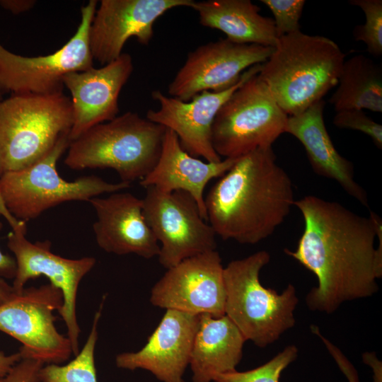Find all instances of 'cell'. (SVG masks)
Segmentation results:
<instances>
[{"label": "cell", "mask_w": 382, "mask_h": 382, "mask_svg": "<svg viewBox=\"0 0 382 382\" xmlns=\"http://www.w3.org/2000/svg\"><path fill=\"white\" fill-rule=\"evenodd\" d=\"M345 57L331 39L299 30L277 39L257 76L280 108L293 116L337 86Z\"/></svg>", "instance_id": "3957f363"}, {"label": "cell", "mask_w": 382, "mask_h": 382, "mask_svg": "<svg viewBox=\"0 0 382 382\" xmlns=\"http://www.w3.org/2000/svg\"><path fill=\"white\" fill-rule=\"evenodd\" d=\"M73 125L71 98L52 94L12 93L0 100V176L45 156Z\"/></svg>", "instance_id": "5b68a950"}, {"label": "cell", "mask_w": 382, "mask_h": 382, "mask_svg": "<svg viewBox=\"0 0 382 382\" xmlns=\"http://www.w3.org/2000/svg\"><path fill=\"white\" fill-rule=\"evenodd\" d=\"M237 158L203 161L185 151L177 135L166 129L157 163L139 180V184L144 188L154 187L166 192L180 190L188 193L196 202L203 219L207 221L205 187L210 180L221 177L228 171Z\"/></svg>", "instance_id": "ffe728a7"}, {"label": "cell", "mask_w": 382, "mask_h": 382, "mask_svg": "<svg viewBox=\"0 0 382 382\" xmlns=\"http://www.w3.org/2000/svg\"><path fill=\"white\" fill-rule=\"evenodd\" d=\"M62 305L61 290L50 283L14 291L0 303V331L21 343L22 359L59 364L69 359L71 342L54 325V311Z\"/></svg>", "instance_id": "9c48e42d"}, {"label": "cell", "mask_w": 382, "mask_h": 382, "mask_svg": "<svg viewBox=\"0 0 382 382\" xmlns=\"http://www.w3.org/2000/svg\"><path fill=\"white\" fill-rule=\"evenodd\" d=\"M292 181L272 147L238 158L204 197L207 221L216 236L241 244L270 236L294 206Z\"/></svg>", "instance_id": "7a4b0ae2"}, {"label": "cell", "mask_w": 382, "mask_h": 382, "mask_svg": "<svg viewBox=\"0 0 382 382\" xmlns=\"http://www.w3.org/2000/svg\"><path fill=\"white\" fill-rule=\"evenodd\" d=\"M64 136L42 158L23 169L0 176V195L8 212L18 220L27 222L47 209L69 201H87L104 193L127 189L129 183H111L96 175L74 181L62 178L57 163L70 144Z\"/></svg>", "instance_id": "52a82bcc"}, {"label": "cell", "mask_w": 382, "mask_h": 382, "mask_svg": "<svg viewBox=\"0 0 382 382\" xmlns=\"http://www.w3.org/2000/svg\"><path fill=\"white\" fill-rule=\"evenodd\" d=\"M97 4L98 1L90 0L81 8V22L76 33L54 53L23 57L8 51L0 44V93L63 92L65 75L92 68L89 32Z\"/></svg>", "instance_id": "30bf717a"}, {"label": "cell", "mask_w": 382, "mask_h": 382, "mask_svg": "<svg viewBox=\"0 0 382 382\" xmlns=\"http://www.w3.org/2000/svg\"><path fill=\"white\" fill-rule=\"evenodd\" d=\"M325 105L321 100L298 115L288 116L284 133L302 144L316 174L336 181L349 196L369 208L366 192L354 180L352 163L339 154L327 131Z\"/></svg>", "instance_id": "44dd1931"}, {"label": "cell", "mask_w": 382, "mask_h": 382, "mask_svg": "<svg viewBox=\"0 0 382 382\" xmlns=\"http://www.w3.org/2000/svg\"><path fill=\"white\" fill-rule=\"evenodd\" d=\"M26 223L7 236V246L14 254L16 273L13 288L21 291L30 279L41 275L47 277L50 284L61 290L63 305L58 311L67 329L73 354L79 353L80 328L76 318V298L79 284L96 265L93 257L68 259L51 251L50 241L32 243L26 237Z\"/></svg>", "instance_id": "7c38bea8"}, {"label": "cell", "mask_w": 382, "mask_h": 382, "mask_svg": "<svg viewBox=\"0 0 382 382\" xmlns=\"http://www.w3.org/2000/svg\"><path fill=\"white\" fill-rule=\"evenodd\" d=\"M349 4L360 8L365 15V23L356 25L352 31L355 41L363 42L367 52L378 57L382 55V1L351 0Z\"/></svg>", "instance_id": "4316f807"}, {"label": "cell", "mask_w": 382, "mask_h": 382, "mask_svg": "<svg viewBox=\"0 0 382 382\" xmlns=\"http://www.w3.org/2000/svg\"><path fill=\"white\" fill-rule=\"evenodd\" d=\"M89 202L96 214L93 229L102 250L145 259L158 255L160 245L143 215L142 199L117 192L105 197H93Z\"/></svg>", "instance_id": "d6986e66"}, {"label": "cell", "mask_w": 382, "mask_h": 382, "mask_svg": "<svg viewBox=\"0 0 382 382\" xmlns=\"http://www.w3.org/2000/svg\"><path fill=\"white\" fill-rule=\"evenodd\" d=\"M190 8L202 26L223 32L232 42L270 47L277 43L273 18L262 16L250 0L194 1Z\"/></svg>", "instance_id": "603a6c76"}, {"label": "cell", "mask_w": 382, "mask_h": 382, "mask_svg": "<svg viewBox=\"0 0 382 382\" xmlns=\"http://www.w3.org/2000/svg\"><path fill=\"white\" fill-rule=\"evenodd\" d=\"M336 86L329 100L336 112H382V67L366 56L359 54L345 59Z\"/></svg>", "instance_id": "cb8c5ba5"}, {"label": "cell", "mask_w": 382, "mask_h": 382, "mask_svg": "<svg viewBox=\"0 0 382 382\" xmlns=\"http://www.w3.org/2000/svg\"><path fill=\"white\" fill-rule=\"evenodd\" d=\"M287 114L257 74L243 83L218 111L212 141L221 158H237L257 149L272 147L284 133Z\"/></svg>", "instance_id": "ba28073f"}, {"label": "cell", "mask_w": 382, "mask_h": 382, "mask_svg": "<svg viewBox=\"0 0 382 382\" xmlns=\"http://www.w3.org/2000/svg\"><path fill=\"white\" fill-rule=\"evenodd\" d=\"M43 364L30 359H21L10 371L0 377V382H40V371Z\"/></svg>", "instance_id": "f546056e"}, {"label": "cell", "mask_w": 382, "mask_h": 382, "mask_svg": "<svg viewBox=\"0 0 382 382\" xmlns=\"http://www.w3.org/2000/svg\"><path fill=\"white\" fill-rule=\"evenodd\" d=\"M274 16L277 38L300 30L304 0H261Z\"/></svg>", "instance_id": "83f0119b"}, {"label": "cell", "mask_w": 382, "mask_h": 382, "mask_svg": "<svg viewBox=\"0 0 382 382\" xmlns=\"http://www.w3.org/2000/svg\"><path fill=\"white\" fill-rule=\"evenodd\" d=\"M0 216H4V219L8 221L11 226L12 230H15L22 226L23 224L26 223L23 221H19L16 219L6 209L1 197L0 195ZM2 228V224L0 221V230Z\"/></svg>", "instance_id": "e575fe53"}, {"label": "cell", "mask_w": 382, "mask_h": 382, "mask_svg": "<svg viewBox=\"0 0 382 382\" xmlns=\"http://www.w3.org/2000/svg\"><path fill=\"white\" fill-rule=\"evenodd\" d=\"M16 273V262L15 258L4 254L0 250V277L12 279ZM12 286L0 279V303L7 300L13 293Z\"/></svg>", "instance_id": "4dcf8cb0"}, {"label": "cell", "mask_w": 382, "mask_h": 382, "mask_svg": "<svg viewBox=\"0 0 382 382\" xmlns=\"http://www.w3.org/2000/svg\"><path fill=\"white\" fill-rule=\"evenodd\" d=\"M318 337L324 342L325 347L335 360L339 368L347 377L348 381L359 382L357 370L341 351L321 334H319Z\"/></svg>", "instance_id": "1f68e13d"}, {"label": "cell", "mask_w": 382, "mask_h": 382, "mask_svg": "<svg viewBox=\"0 0 382 382\" xmlns=\"http://www.w3.org/2000/svg\"><path fill=\"white\" fill-rule=\"evenodd\" d=\"M274 47L220 39L190 52L168 86L170 97L189 101L204 91L219 92L236 85L247 69L264 63Z\"/></svg>", "instance_id": "4fadbf2b"}, {"label": "cell", "mask_w": 382, "mask_h": 382, "mask_svg": "<svg viewBox=\"0 0 382 382\" xmlns=\"http://www.w3.org/2000/svg\"><path fill=\"white\" fill-rule=\"evenodd\" d=\"M260 64L244 71L241 80L230 88L219 92L204 91L187 102L168 96L159 90L154 91L151 96L159 106L156 110H149L146 118L172 130L183 149L191 156L202 157L207 162H219L221 158L216 153L212 141L215 117L233 93L259 73Z\"/></svg>", "instance_id": "2e32d148"}, {"label": "cell", "mask_w": 382, "mask_h": 382, "mask_svg": "<svg viewBox=\"0 0 382 382\" xmlns=\"http://www.w3.org/2000/svg\"><path fill=\"white\" fill-rule=\"evenodd\" d=\"M332 123L340 129L357 130L366 134L378 149H382V126L367 116L363 110L337 111Z\"/></svg>", "instance_id": "f1b7e54d"}, {"label": "cell", "mask_w": 382, "mask_h": 382, "mask_svg": "<svg viewBox=\"0 0 382 382\" xmlns=\"http://www.w3.org/2000/svg\"><path fill=\"white\" fill-rule=\"evenodd\" d=\"M193 0H102L89 32L93 60L105 65L117 59L125 44L136 37L144 45L151 42L155 21L168 11L190 7Z\"/></svg>", "instance_id": "9a60e30c"}, {"label": "cell", "mask_w": 382, "mask_h": 382, "mask_svg": "<svg viewBox=\"0 0 382 382\" xmlns=\"http://www.w3.org/2000/svg\"><path fill=\"white\" fill-rule=\"evenodd\" d=\"M245 340L226 315L199 316L189 365L193 382H212L219 374L236 370L243 357Z\"/></svg>", "instance_id": "7402d4cb"}, {"label": "cell", "mask_w": 382, "mask_h": 382, "mask_svg": "<svg viewBox=\"0 0 382 382\" xmlns=\"http://www.w3.org/2000/svg\"><path fill=\"white\" fill-rule=\"evenodd\" d=\"M265 250L231 261L224 267L226 291L224 311L245 341L265 347L296 323L294 311L299 302L294 286L289 284L280 294L265 287L260 273L268 264Z\"/></svg>", "instance_id": "8992f818"}, {"label": "cell", "mask_w": 382, "mask_h": 382, "mask_svg": "<svg viewBox=\"0 0 382 382\" xmlns=\"http://www.w3.org/2000/svg\"><path fill=\"white\" fill-rule=\"evenodd\" d=\"M294 206L304 228L296 250L284 252L318 279L306 297L309 309L330 314L345 302L377 292L382 276V250L374 246L382 224L378 215L360 216L314 195L295 200Z\"/></svg>", "instance_id": "6da1fadb"}, {"label": "cell", "mask_w": 382, "mask_h": 382, "mask_svg": "<svg viewBox=\"0 0 382 382\" xmlns=\"http://www.w3.org/2000/svg\"><path fill=\"white\" fill-rule=\"evenodd\" d=\"M298 352L296 345H288L269 361L257 368L219 374L213 382H279L282 372L296 360Z\"/></svg>", "instance_id": "484cf974"}, {"label": "cell", "mask_w": 382, "mask_h": 382, "mask_svg": "<svg viewBox=\"0 0 382 382\" xmlns=\"http://www.w3.org/2000/svg\"><path fill=\"white\" fill-rule=\"evenodd\" d=\"M145 189L143 215L159 243L158 261L163 267L216 250V234L188 193Z\"/></svg>", "instance_id": "8fae6325"}, {"label": "cell", "mask_w": 382, "mask_h": 382, "mask_svg": "<svg viewBox=\"0 0 382 382\" xmlns=\"http://www.w3.org/2000/svg\"><path fill=\"white\" fill-rule=\"evenodd\" d=\"M133 69L131 55L122 53L117 59L100 68L93 66L64 76V86L71 96V141L92 127L117 116L119 96Z\"/></svg>", "instance_id": "e0dca14e"}, {"label": "cell", "mask_w": 382, "mask_h": 382, "mask_svg": "<svg viewBox=\"0 0 382 382\" xmlns=\"http://www.w3.org/2000/svg\"><path fill=\"white\" fill-rule=\"evenodd\" d=\"M36 4L34 0H0V6L13 14H18L31 9Z\"/></svg>", "instance_id": "d6a6232c"}, {"label": "cell", "mask_w": 382, "mask_h": 382, "mask_svg": "<svg viewBox=\"0 0 382 382\" xmlns=\"http://www.w3.org/2000/svg\"><path fill=\"white\" fill-rule=\"evenodd\" d=\"M103 303L96 313L91 330L82 349L65 365L47 364L40 371V382H98L94 353Z\"/></svg>", "instance_id": "d4e9b609"}, {"label": "cell", "mask_w": 382, "mask_h": 382, "mask_svg": "<svg viewBox=\"0 0 382 382\" xmlns=\"http://www.w3.org/2000/svg\"><path fill=\"white\" fill-rule=\"evenodd\" d=\"M166 128L128 111L70 142L64 164L73 170L111 168L121 181L143 179L160 156Z\"/></svg>", "instance_id": "277c9868"}, {"label": "cell", "mask_w": 382, "mask_h": 382, "mask_svg": "<svg viewBox=\"0 0 382 382\" xmlns=\"http://www.w3.org/2000/svg\"><path fill=\"white\" fill-rule=\"evenodd\" d=\"M21 359L19 352L7 355L4 352L0 351V377L8 374L13 366Z\"/></svg>", "instance_id": "836d02e7"}, {"label": "cell", "mask_w": 382, "mask_h": 382, "mask_svg": "<svg viewBox=\"0 0 382 382\" xmlns=\"http://www.w3.org/2000/svg\"><path fill=\"white\" fill-rule=\"evenodd\" d=\"M199 315L166 309L158 325L139 351L115 357L118 368L144 369L162 382H185Z\"/></svg>", "instance_id": "ac0fdd59"}, {"label": "cell", "mask_w": 382, "mask_h": 382, "mask_svg": "<svg viewBox=\"0 0 382 382\" xmlns=\"http://www.w3.org/2000/svg\"><path fill=\"white\" fill-rule=\"evenodd\" d=\"M224 267L212 250L183 260L167 269L151 291L152 305L193 315H225Z\"/></svg>", "instance_id": "5bb4252c"}]
</instances>
